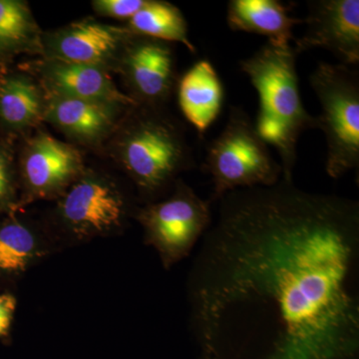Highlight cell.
I'll use <instances>...</instances> for the list:
<instances>
[{
  "instance_id": "1",
  "label": "cell",
  "mask_w": 359,
  "mask_h": 359,
  "mask_svg": "<svg viewBox=\"0 0 359 359\" xmlns=\"http://www.w3.org/2000/svg\"><path fill=\"white\" fill-rule=\"evenodd\" d=\"M187 278L201 359H359V203L292 181L219 201Z\"/></svg>"
},
{
  "instance_id": "2",
  "label": "cell",
  "mask_w": 359,
  "mask_h": 359,
  "mask_svg": "<svg viewBox=\"0 0 359 359\" xmlns=\"http://www.w3.org/2000/svg\"><path fill=\"white\" fill-rule=\"evenodd\" d=\"M294 47L266 44L252 57L241 61L259 96L255 128L266 145L278 151L282 179L294 180L297 143L306 130L318 129V119L302 104Z\"/></svg>"
},
{
  "instance_id": "3",
  "label": "cell",
  "mask_w": 359,
  "mask_h": 359,
  "mask_svg": "<svg viewBox=\"0 0 359 359\" xmlns=\"http://www.w3.org/2000/svg\"><path fill=\"white\" fill-rule=\"evenodd\" d=\"M118 159L144 204L169 195L180 173L195 164L181 130L150 107L135 113L123 131Z\"/></svg>"
},
{
  "instance_id": "4",
  "label": "cell",
  "mask_w": 359,
  "mask_h": 359,
  "mask_svg": "<svg viewBox=\"0 0 359 359\" xmlns=\"http://www.w3.org/2000/svg\"><path fill=\"white\" fill-rule=\"evenodd\" d=\"M114 179L85 169L57 200L47 228L63 250L121 235L137 209Z\"/></svg>"
},
{
  "instance_id": "5",
  "label": "cell",
  "mask_w": 359,
  "mask_h": 359,
  "mask_svg": "<svg viewBox=\"0 0 359 359\" xmlns=\"http://www.w3.org/2000/svg\"><path fill=\"white\" fill-rule=\"evenodd\" d=\"M204 169L212 180L211 204L238 189L276 185L283 176L255 123L238 107L231 108L223 131L208 147Z\"/></svg>"
},
{
  "instance_id": "6",
  "label": "cell",
  "mask_w": 359,
  "mask_h": 359,
  "mask_svg": "<svg viewBox=\"0 0 359 359\" xmlns=\"http://www.w3.org/2000/svg\"><path fill=\"white\" fill-rule=\"evenodd\" d=\"M321 106L318 129L327 146L325 170L339 179L359 165L358 73L349 66L321 62L309 77Z\"/></svg>"
},
{
  "instance_id": "7",
  "label": "cell",
  "mask_w": 359,
  "mask_h": 359,
  "mask_svg": "<svg viewBox=\"0 0 359 359\" xmlns=\"http://www.w3.org/2000/svg\"><path fill=\"white\" fill-rule=\"evenodd\" d=\"M134 219L143 229L144 244L157 252L169 271L192 254L209 230L211 203L179 179L166 197L139 207Z\"/></svg>"
},
{
  "instance_id": "8",
  "label": "cell",
  "mask_w": 359,
  "mask_h": 359,
  "mask_svg": "<svg viewBox=\"0 0 359 359\" xmlns=\"http://www.w3.org/2000/svg\"><path fill=\"white\" fill-rule=\"evenodd\" d=\"M83 158L71 144L39 133L26 142L18 166L20 209L36 201H55L85 171Z\"/></svg>"
},
{
  "instance_id": "9",
  "label": "cell",
  "mask_w": 359,
  "mask_h": 359,
  "mask_svg": "<svg viewBox=\"0 0 359 359\" xmlns=\"http://www.w3.org/2000/svg\"><path fill=\"white\" fill-rule=\"evenodd\" d=\"M23 212L0 215V292H13L32 269L61 252L45 222Z\"/></svg>"
},
{
  "instance_id": "10",
  "label": "cell",
  "mask_w": 359,
  "mask_h": 359,
  "mask_svg": "<svg viewBox=\"0 0 359 359\" xmlns=\"http://www.w3.org/2000/svg\"><path fill=\"white\" fill-rule=\"evenodd\" d=\"M308 8L306 32L292 46L295 53L323 48L332 52L342 65H358V0H313L308 2Z\"/></svg>"
},
{
  "instance_id": "11",
  "label": "cell",
  "mask_w": 359,
  "mask_h": 359,
  "mask_svg": "<svg viewBox=\"0 0 359 359\" xmlns=\"http://www.w3.org/2000/svg\"><path fill=\"white\" fill-rule=\"evenodd\" d=\"M134 36L128 28L85 20L43 35L45 58L102 66L121 57Z\"/></svg>"
},
{
  "instance_id": "12",
  "label": "cell",
  "mask_w": 359,
  "mask_h": 359,
  "mask_svg": "<svg viewBox=\"0 0 359 359\" xmlns=\"http://www.w3.org/2000/svg\"><path fill=\"white\" fill-rule=\"evenodd\" d=\"M170 44L134 34L125 47L121 67L137 105L156 108L171 95L176 66Z\"/></svg>"
},
{
  "instance_id": "13",
  "label": "cell",
  "mask_w": 359,
  "mask_h": 359,
  "mask_svg": "<svg viewBox=\"0 0 359 359\" xmlns=\"http://www.w3.org/2000/svg\"><path fill=\"white\" fill-rule=\"evenodd\" d=\"M46 94L136 108L131 96L123 93L102 66L44 59L39 65Z\"/></svg>"
},
{
  "instance_id": "14",
  "label": "cell",
  "mask_w": 359,
  "mask_h": 359,
  "mask_svg": "<svg viewBox=\"0 0 359 359\" xmlns=\"http://www.w3.org/2000/svg\"><path fill=\"white\" fill-rule=\"evenodd\" d=\"M121 106L45 93L43 121L79 143H98L118 124Z\"/></svg>"
},
{
  "instance_id": "15",
  "label": "cell",
  "mask_w": 359,
  "mask_h": 359,
  "mask_svg": "<svg viewBox=\"0 0 359 359\" xmlns=\"http://www.w3.org/2000/svg\"><path fill=\"white\" fill-rule=\"evenodd\" d=\"M178 102L187 121L203 138L224 102L223 83L209 60L198 61L179 80Z\"/></svg>"
},
{
  "instance_id": "16",
  "label": "cell",
  "mask_w": 359,
  "mask_h": 359,
  "mask_svg": "<svg viewBox=\"0 0 359 359\" xmlns=\"http://www.w3.org/2000/svg\"><path fill=\"white\" fill-rule=\"evenodd\" d=\"M290 6L278 0H231L226 7V22L233 32L254 33L275 46H290L294 27L304 20L290 15Z\"/></svg>"
},
{
  "instance_id": "17",
  "label": "cell",
  "mask_w": 359,
  "mask_h": 359,
  "mask_svg": "<svg viewBox=\"0 0 359 359\" xmlns=\"http://www.w3.org/2000/svg\"><path fill=\"white\" fill-rule=\"evenodd\" d=\"M45 94L25 73L0 75V128L20 133L43 121Z\"/></svg>"
},
{
  "instance_id": "18",
  "label": "cell",
  "mask_w": 359,
  "mask_h": 359,
  "mask_svg": "<svg viewBox=\"0 0 359 359\" xmlns=\"http://www.w3.org/2000/svg\"><path fill=\"white\" fill-rule=\"evenodd\" d=\"M43 33L29 6L20 0H0V62L22 53L43 52Z\"/></svg>"
},
{
  "instance_id": "19",
  "label": "cell",
  "mask_w": 359,
  "mask_h": 359,
  "mask_svg": "<svg viewBox=\"0 0 359 359\" xmlns=\"http://www.w3.org/2000/svg\"><path fill=\"white\" fill-rule=\"evenodd\" d=\"M128 29L135 35L185 45L192 53L196 47L189 37L188 25L181 11L166 1L147 0L131 20Z\"/></svg>"
},
{
  "instance_id": "20",
  "label": "cell",
  "mask_w": 359,
  "mask_h": 359,
  "mask_svg": "<svg viewBox=\"0 0 359 359\" xmlns=\"http://www.w3.org/2000/svg\"><path fill=\"white\" fill-rule=\"evenodd\" d=\"M20 209L18 171L11 147L0 141V215Z\"/></svg>"
},
{
  "instance_id": "21",
  "label": "cell",
  "mask_w": 359,
  "mask_h": 359,
  "mask_svg": "<svg viewBox=\"0 0 359 359\" xmlns=\"http://www.w3.org/2000/svg\"><path fill=\"white\" fill-rule=\"evenodd\" d=\"M147 0H95L92 2L98 15L130 20L145 6Z\"/></svg>"
},
{
  "instance_id": "22",
  "label": "cell",
  "mask_w": 359,
  "mask_h": 359,
  "mask_svg": "<svg viewBox=\"0 0 359 359\" xmlns=\"http://www.w3.org/2000/svg\"><path fill=\"white\" fill-rule=\"evenodd\" d=\"M18 304V297L13 292H0V339L11 334Z\"/></svg>"
}]
</instances>
